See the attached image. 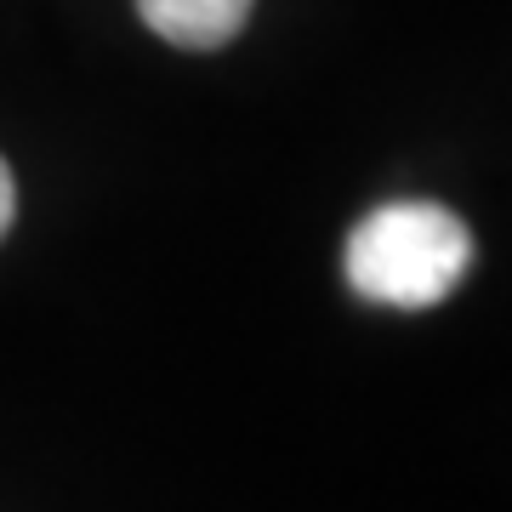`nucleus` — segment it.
<instances>
[{
    "mask_svg": "<svg viewBox=\"0 0 512 512\" xmlns=\"http://www.w3.org/2000/svg\"><path fill=\"white\" fill-rule=\"evenodd\" d=\"M467 262H473L467 222L433 200L376 205L348 234V285L376 308H439L467 279Z\"/></svg>",
    "mask_w": 512,
    "mask_h": 512,
    "instance_id": "1",
    "label": "nucleus"
},
{
    "mask_svg": "<svg viewBox=\"0 0 512 512\" xmlns=\"http://www.w3.org/2000/svg\"><path fill=\"white\" fill-rule=\"evenodd\" d=\"M256 0H137L143 23L183 52H211L245 29Z\"/></svg>",
    "mask_w": 512,
    "mask_h": 512,
    "instance_id": "2",
    "label": "nucleus"
},
{
    "mask_svg": "<svg viewBox=\"0 0 512 512\" xmlns=\"http://www.w3.org/2000/svg\"><path fill=\"white\" fill-rule=\"evenodd\" d=\"M12 211H18V188H12V171H6V160H0V239H6V228H12Z\"/></svg>",
    "mask_w": 512,
    "mask_h": 512,
    "instance_id": "3",
    "label": "nucleus"
}]
</instances>
